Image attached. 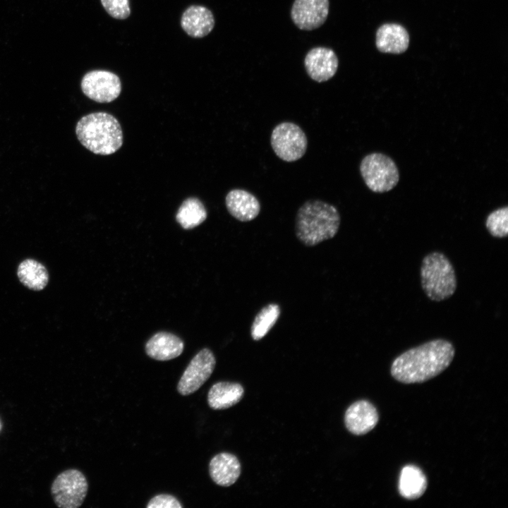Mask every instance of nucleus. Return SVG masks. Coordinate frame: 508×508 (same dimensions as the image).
I'll return each mask as SVG.
<instances>
[{
	"mask_svg": "<svg viewBox=\"0 0 508 508\" xmlns=\"http://www.w3.org/2000/svg\"><path fill=\"white\" fill-rule=\"evenodd\" d=\"M455 348L447 339H437L411 348L392 362L390 373L404 384L422 383L442 373L452 363Z\"/></svg>",
	"mask_w": 508,
	"mask_h": 508,
	"instance_id": "nucleus-1",
	"label": "nucleus"
},
{
	"mask_svg": "<svg viewBox=\"0 0 508 508\" xmlns=\"http://www.w3.org/2000/svg\"><path fill=\"white\" fill-rule=\"evenodd\" d=\"M340 214L334 205L320 200H309L298 210L295 221L297 238L306 246H315L337 234Z\"/></svg>",
	"mask_w": 508,
	"mask_h": 508,
	"instance_id": "nucleus-2",
	"label": "nucleus"
},
{
	"mask_svg": "<svg viewBox=\"0 0 508 508\" xmlns=\"http://www.w3.org/2000/svg\"><path fill=\"white\" fill-rule=\"evenodd\" d=\"M75 134L86 149L97 155H111L123 144L119 122L107 112H93L83 116L76 124Z\"/></svg>",
	"mask_w": 508,
	"mask_h": 508,
	"instance_id": "nucleus-3",
	"label": "nucleus"
},
{
	"mask_svg": "<svg viewBox=\"0 0 508 508\" xmlns=\"http://www.w3.org/2000/svg\"><path fill=\"white\" fill-rule=\"evenodd\" d=\"M420 276L421 287L432 301L447 300L456 291L457 279L454 268L442 253L434 251L423 258Z\"/></svg>",
	"mask_w": 508,
	"mask_h": 508,
	"instance_id": "nucleus-4",
	"label": "nucleus"
},
{
	"mask_svg": "<svg viewBox=\"0 0 508 508\" xmlns=\"http://www.w3.org/2000/svg\"><path fill=\"white\" fill-rule=\"evenodd\" d=\"M360 171L367 187L375 193L391 190L399 180L395 162L382 153L373 152L365 156L361 162Z\"/></svg>",
	"mask_w": 508,
	"mask_h": 508,
	"instance_id": "nucleus-5",
	"label": "nucleus"
},
{
	"mask_svg": "<svg viewBox=\"0 0 508 508\" xmlns=\"http://www.w3.org/2000/svg\"><path fill=\"white\" fill-rule=\"evenodd\" d=\"M88 490L85 475L71 468L60 473L51 486L54 504L60 508H78L83 503Z\"/></svg>",
	"mask_w": 508,
	"mask_h": 508,
	"instance_id": "nucleus-6",
	"label": "nucleus"
},
{
	"mask_svg": "<svg viewBox=\"0 0 508 508\" xmlns=\"http://www.w3.org/2000/svg\"><path fill=\"white\" fill-rule=\"evenodd\" d=\"M270 144L275 155L285 162L300 159L306 153L308 139L302 128L292 122H282L272 130Z\"/></svg>",
	"mask_w": 508,
	"mask_h": 508,
	"instance_id": "nucleus-7",
	"label": "nucleus"
},
{
	"mask_svg": "<svg viewBox=\"0 0 508 508\" xmlns=\"http://www.w3.org/2000/svg\"><path fill=\"white\" fill-rule=\"evenodd\" d=\"M216 364L212 351L207 348L200 350L190 361L181 375L177 390L183 396L191 394L209 379Z\"/></svg>",
	"mask_w": 508,
	"mask_h": 508,
	"instance_id": "nucleus-8",
	"label": "nucleus"
},
{
	"mask_svg": "<svg viewBox=\"0 0 508 508\" xmlns=\"http://www.w3.org/2000/svg\"><path fill=\"white\" fill-rule=\"evenodd\" d=\"M80 87L85 96L99 103L111 102L121 91V80L115 73L104 70H94L83 77Z\"/></svg>",
	"mask_w": 508,
	"mask_h": 508,
	"instance_id": "nucleus-9",
	"label": "nucleus"
},
{
	"mask_svg": "<svg viewBox=\"0 0 508 508\" xmlns=\"http://www.w3.org/2000/svg\"><path fill=\"white\" fill-rule=\"evenodd\" d=\"M329 0H295L291 18L300 30H313L324 24L329 14Z\"/></svg>",
	"mask_w": 508,
	"mask_h": 508,
	"instance_id": "nucleus-10",
	"label": "nucleus"
},
{
	"mask_svg": "<svg viewBox=\"0 0 508 508\" xmlns=\"http://www.w3.org/2000/svg\"><path fill=\"white\" fill-rule=\"evenodd\" d=\"M304 66L312 80L322 83L327 81L335 75L339 60L333 49L325 47H316L310 49L306 54Z\"/></svg>",
	"mask_w": 508,
	"mask_h": 508,
	"instance_id": "nucleus-11",
	"label": "nucleus"
},
{
	"mask_svg": "<svg viewBox=\"0 0 508 508\" xmlns=\"http://www.w3.org/2000/svg\"><path fill=\"white\" fill-rule=\"evenodd\" d=\"M379 421L375 406L369 401L359 400L346 409L344 423L347 430L353 435H363L371 431Z\"/></svg>",
	"mask_w": 508,
	"mask_h": 508,
	"instance_id": "nucleus-12",
	"label": "nucleus"
},
{
	"mask_svg": "<svg viewBox=\"0 0 508 508\" xmlns=\"http://www.w3.org/2000/svg\"><path fill=\"white\" fill-rule=\"evenodd\" d=\"M226 207L229 214L240 222H250L255 219L260 212L258 198L243 189H233L225 198Z\"/></svg>",
	"mask_w": 508,
	"mask_h": 508,
	"instance_id": "nucleus-13",
	"label": "nucleus"
},
{
	"mask_svg": "<svg viewBox=\"0 0 508 508\" xmlns=\"http://www.w3.org/2000/svg\"><path fill=\"white\" fill-rule=\"evenodd\" d=\"M375 44L382 53L399 54L409 45V35L404 27L397 23L382 25L376 32Z\"/></svg>",
	"mask_w": 508,
	"mask_h": 508,
	"instance_id": "nucleus-14",
	"label": "nucleus"
},
{
	"mask_svg": "<svg viewBox=\"0 0 508 508\" xmlns=\"http://www.w3.org/2000/svg\"><path fill=\"white\" fill-rule=\"evenodd\" d=\"M181 25L189 36L200 38L207 35L214 26V18L210 10L200 5H192L183 13Z\"/></svg>",
	"mask_w": 508,
	"mask_h": 508,
	"instance_id": "nucleus-15",
	"label": "nucleus"
},
{
	"mask_svg": "<svg viewBox=\"0 0 508 508\" xmlns=\"http://www.w3.org/2000/svg\"><path fill=\"white\" fill-rule=\"evenodd\" d=\"M184 349L183 341L176 335L159 332L153 335L145 344L147 355L157 361H169L180 356Z\"/></svg>",
	"mask_w": 508,
	"mask_h": 508,
	"instance_id": "nucleus-16",
	"label": "nucleus"
},
{
	"mask_svg": "<svg viewBox=\"0 0 508 508\" xmlns=\"http://www.w3.org/2000/svg\"><path fill=\"white\" fill-rule=\"evenodd\" d=\"M209 472L212 480L218 485H233L241 474V464L236 456L227 452L215 455L210 460Z\"/></svg>",
	"mask_w": 508,
	"mask_h": 508,
	"instance_id": "nucleus-17",
	"label": "nucleus"
},
{
	"mask_svg": "<svg viewBox=\"0 0 508 508\" xmlns=\"http://www.w3.org/2000/svg\"><path fill=\"white\" fill-rule=\"evenodd\" d=\"M427 487V478L419 467L409 464L402 468L398 485L402 497L409 500L418 499L425 493Z\"/></svg>",
	"mask_w": 508,
	"mask_h": 508,
	"instance_id": "nucleus-18",
	"label": "nucleus"
},
{
	"mask_svg": "<svg viewBox=\"0 0 508 508\" xmlns=\"http://www.w3.org/2000/svg\"><path fill=\"white\" fill-rule=\"evenodd\" d=\"M243 387L236 382H219L214 384L207 394V403L214 410H222L236 404L243 398Z\"/></svg>",
	"mask_w": 508,
	"mask_h": 508,
	"instance_id": "nucleus-19",
	"label": "nucleus"
},
{
	"mask_svg": "<svg viewBox=\"0 0 508 508\" xmlns=\"http://www.w3.org/2000/svg\"><path fill=\"white\" fill-rule=\"evenodd\" d=\"M17 275L25 287L33 291L43 290L49 282L47 268L34 259L22 261L18 267Z\"/></svg>",
	"mask_w": 508,
	"mask_h": 508,
	"instance_id": "nucleus-20",
	"label": "nucleus"
},
{
	"mask_svg": "<svg viewBox=\"0 0 508 508\" xmlns=\"http://www.w3.org/2000/svg\"><path fill=\"white\" fill-rule=\"evenodd\" d=\"M207 212L202 202L198 198L186 199L179 207L176 220L184 229H193L202 224Z\"/></svg>",
	"mask_w": 508,
	"mask_h": 508,
	"instance_id": "nucleus-21",
	"label": "nucleus"
},
{
	"mask_svg": "<svg viewBox=\"0 0 508 508\" xmlns=\"http://www.w3.org/2000/svg\"><path fill=\"white\" fill-rule=\"evenodd\" d=\"M281 309L277 303H269L256 314L250 327V336L255 341L262 339L275 325Z\"/></svg>",
	"mask_w": 508,
	"mask_h": 508,
	"instance_id": "nucleus-22",
	"label": "nucleus"
},
{
	"mask_svg": "<svg viewBox=\"0 0 508 508\" xmlns=\"http://www.w3.org/2000/svg\"><path fill=\"white\" fill-rule=\"evenodd\" d=\"M485 227L495 238H505L508 234V207L498 208L490 212L485 221Z\"/></svg>",
	"mask_w": 508,
	"mask_h": 508,
	"instance_id": "nucleus-23",
	"label": "nucleus"
},
{
	"mask_svg": "<svg viewBox=\"0 0 508 508\" xmlns=\"http://www.w3.org/2000/svg\"><path fill=\"white\" fill-rule=\"evenodd\" d=\"M105 11L113 18H127L131 14L129 0H100Z\"/></svg>",
	"mask_w": 508,
	"mask_h": 508,
	"instance_id": "nucleus-24",
	"label": "nucleus"
},
{
	"mask_svg": "<svg viewBox=\"0 0 508 508\" xmlns=\"http://www.w3.org/2000/svg\"><path fill=\"white\" fill-rule=\"evenodd\" d=\"M147 508H182L180 502L173 495L159 494L150 499Z\"/></svg>",
	"mask_w": 508,
	"mask_h": 508,
	"instance_id": "nucleus-25",
	"label": "nucleus"
}]
</instances>
